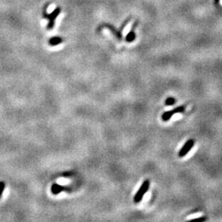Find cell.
Wrapping results in <instances>:
<instances>
[{
    "label": "cell",
    "mask_w": 222,
    "mask_h": 222,
    "mask_svg": "<svg viewBox=\"0 0 222 222\" xmlns=\"http://www.w3.org/2000/svg\"><path fill=\"white\" fill-rule=\"evenodd\" d=\"M47 7H48V5H45V7L44 8V11H43V16L45 18H46L49 20V23H48V26H47V28L49 30L52 29L53 27H54V26H55V18L58 17L59 15V13L61 12V9L58 7V8H56V9L52 12L50 14H47L45 12H46V9Z\"/></svg>",
    "instance_id": "obj_1"
},
{
    "label": "cell",
    "mask_w": 222,
    "mask_h": 222,
    "mask_svg": "<svg viewBox=\"0 0 222 222\" xmlns=\"http://www.w3.org/2000/svg\"><path fill=\"white\" fill-rule=\"evenodd\" d=\"M150 186V181L147 179L143 183V184L141 185L140 189H138V191L137 192V193L135 194L134 196V202L135 203H139L140 201L143 200V197L145 196V194L147 193Z\"/></svg>",
    "instance_id": "obj_2"
},
{
    "label": "cell",
    "mask_w": 222,
    "mask_h": 222,
    "mask_svg": "<svg viewBox=\"0 0 222 222\" xmlns=\"http://www.w3.org/2000/svg\"><path fill=\"white\" fill-rule=\"evenodd\" d=\"M184 109H185L184 106H179V107H177V108H175V109L165 112V113L162 114L161 118H162V120H163V121L166 122V121H168V120H170L174 114H175V113H184Z\"/></svg>",
    "instance_id": "obj_3"
},
{
    "label": "cell",
    "mask_w": 222,
    "mask_h": 222,
    "mask_svg": "<svg viewBox=\"0 0 222 222\" xmlns=\"http://www.w3.org/2000/svg\"><path fill=\"white\" fill-rule=\"evenodd\" d=\"M193 145H194V140H193V139L188 140L184 145L183 146V147L180 149V151L179 152V157H184L185 155L190 151V150L193 148Z\"/></svg>",
    "instance_id": "obj_4"
},
{
    "label": "cell",
    "mask_w": 222,
    "mask_h": 222,
    "mask_svg": "<svg viewBox=\"0 0 222 222\" xmlns=\"http://www.w3.org/2000/svg\"><path fill=\"white\" fill-rule=\"evenodd\" d=\"M63 191H67V192H70L71 190L69 188L67 187H64V186H61V185L58 184H53L51 186V192L54 195H57L59 193H62Z\"/></svg>",
    "instance_id": "obj_5"
},
{
    "label": "cell",
    "mask_w": 222,
    "mask_h": 222,
    "mask_svg": "<svg viewBox=\"0 0 222 222\" xmlns=\"http://www.w3.org/2000/svg\"><path fill=\"white\" fill-rule=\"evenodd\" d=\"M137 26H138V21L135 22L134 24H133V26L131 30L129 31V33L126 35V41L127 42H133L135 39H136V33H135L134 30Z\"/></svg>",
    "instance_id": "obj_6"
},
{
    "label": "cell",
    "mask_w": 222,
    "mask_h": 222,
    "mask_svg": "<svg viewBox=\"0 0 222 222\" xmlns=\"http://www.w3.org/2000/svg\"><path fill=\"white\" fill-rule=\"evenodd\" d=\"M104 26H105V27H107V28H109V29L110 30H111L112 32H113V35H115V36H116L118 39V40H120V39H121L122 35H121V31H120V30L117 31V30H116V29H115V28L113 27V26L109 25V24H105V25H102L101 27H100V28H101V27H104Z\"/></svg>",
    "instance_id": "obj_7"
},
{
    "label": "cell",
    "mask_w": 222,
    "mask_h": 222,
    "mask_svg": "<svg viewBox=\"0 0 222 222\" xmlns=\"http://www.w3.org/2000/svg\"><path fill=\"white\" fill-rule=\"evenodd\" d=\"M63 41V38L59 37V36H54L50 39L49 40V44L51 46H55V45H58L60 43H62Z\"/></svg>",
    "instance_id": "obj_8"
},
{
    "label": "cell",
    "mask_w": 222,
    "mask_h": 222,
    "mask_svg": "<svg viewBox=\"0 0 222 222\" xmlns=\"http://www.w3.org/2000/svg\"><path fill=\"white\" fill-rule=\"evenodd\" d=\"M175 101L176 100L174 98H173V97H168L167 99L165 100V105H174Z\"/></svg>",
    "instance_id": "obj_9"
},
{
    "label": "cell",
    "mask_w": 222,
    "mask_h": 222,
    "mask_svg": "<svg viewBox=\"0 0 222 222\" xmlns=\"http://www.w3.org/2000/svg\"><path fill=\"white\" fill-rule=\"evenodd\" d=\"M5 188V183L4 181H0V198H1V196H2V193L4 192Z\"/></svg>",
    "instance_id": "obj_10"
},
{
    "label": "cell",
    "mask_w": 222,
    "mask_h": 222,
    "mask_svg": "<svg viewBox=\"0 0 222 222\" xmlns=\"http://www.w3.org/2000/svg\"><path fill=\"white\" fill-rule=\"evenodd\" d=\"M220 1H221V0H215V3H216V4H218Z\"/></svg>",
    "instance_id": "obj_11"
}]
</instances>
